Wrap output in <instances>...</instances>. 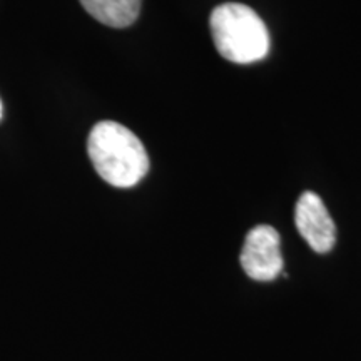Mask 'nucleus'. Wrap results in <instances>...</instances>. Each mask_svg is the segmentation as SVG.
<instances>
[{"instance_id":"nucleus-1","label":"nucleus","mask_w":361,"mask_h":361,"mask_svg":"<svg viewBox=\"0 0 361 361\" xmlns=\"http://www.w3.org/2000/svg\"><path fill=\"white\" fill-rule=\"evenodd\" d=\"M87 152L94 169L111 186L133 188L149 171V156L141 139L114 121L94 126Z\"/></svg>"},{"instance_id":"nucleus-2","label":"nucleus","mask_w":361,"mask_h":361,"mask_svg":"<svg viewBox=\"0 0 361 361\" xmlns=\"http://www.w3.org/2000/svg\"><path fill=\"white\" fill-rule=\"evenodd\" d=\"M209 25L218 52L234 64H251L268 56V27L251 7L234 2L218 6Z\"/></svg>"},{"instance_id":"nucleus-3","label":"nucleus","mask_w":361,"mask_h":361,"mask_svg":"<svg viewBox=\"0 0 361 361\" xmlns=\"http://www.w3.org/2000/svg\"><path fill=\"white\" fill-rule=\"evenodd\" d=\"M241 266L256 281H273L281 274L284 261L281 241L273 226L259 224L246 234L241 251Z\"/></svg>"},{"instance_id":"nucleus-4","label":"nucleus","mask_w":361,"mask_h":361,"mask_svg":"<svg viewBox=\"0 0 361 361\" xmlns=\"http://www.w3.org/2000/svg\"><path fill=\"white\" fill-rule=\"evenodd\" d=\"M296 228L311 250L319 255L331 251L336 243V226L318 194L306 191L296 202Z\"/></svg>"},{"instance_id":"nucleus-5","label":"nucleus","mask_w":361,"mask_h":361,"mask_svg":"<svg viewBox=\"0 0 361 361\" xmlns=\"http://www.w3.org/2000/svg\"><path fill=\"white\" fill-rule=\"evenodd\" d=\"M94 19L104 25L124 29L134 24L141 12L142 0H79Z\"/></svg>"},{"instance_id":"nucleus-6","label":"nucleus","mask_w":361,"mask_h":361,"mask_svg":"<svg viewBox=\"0 0 361 361\" xmlns=\"http://www.w3.org/2000/svg\"><path fill=\"white\" fill-rule=\"evenodd\" d=\"M0 117H2V102H0Z\"/></svg>"}]
</instances>
